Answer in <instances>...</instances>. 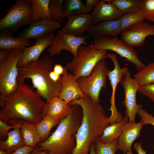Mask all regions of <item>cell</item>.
Returning <instances> with one entry per match:
<instances>
[{
    "label": "cell",
    "mask_w": 154,
    "mask_h": 154,
    "mask_svg": "<svg viewBox=\"0 0 154 154\" xmlns=\"http://www.w3.org/2000/svg\"><path fill=\"white\" fill-rule=\"evenodd\" d=\"M18 82L13 94L0 96V120L9 124L21 119L36 125L45 115L48 104L24 81Z\"/></svg>",
    "instance_id": "obj_1"
},
{
    "label": "cell",
    "mask_w": 154,
    "mask_h": 154,
    "mask_svg": "<svg viewBox=\"0 0 154 154\" xmlns=\"http://www.w3.org/2000/svg\"><path fill=\"white\" fill-rule=\"evenodd\" d=\"M69 104L80 106L82 113V122L75 135L76 146L71 154H88L91 145L112 123V120L106 115L100 104L88 95L74 99Z\"/></svg>",
    "instance_id": "obj_2"
},
{
    "label": "cell",
    "mask_w": 154,
    "mask_h": 154,
    "mask_svg": "<svg viewBox=\"0 0 154 154\" xmlns=\"http://www.w3.org/2000/svg\"><path fill=\"white\" fill-rule=\"evenodd\" d=\"M72 112L61 121L56 129L46 139L39 143L41 150L59 154H71L76 146L75 135L81 124L80 107L72 105Z\"/></svg>",
    "instance_id": "obj_3"
},
{
    "label": "cell",
    "mask_w": 154,
    "mask_h": 154,
    "mask_svg": "<svg viewBox=\"0 0 154 154\" xmlns=\"http://www.w3.org/2000/svg\"><path fill=\"white\" fill-rule=\"evenodd\" d=\"M53 63L51 58L45 56L36 61L18 68V82L30 79L33 87L47 104L52 98L58 96L62 88L61 79L55 82L50 77L53 70Z\"/></svg>",
    "instance_id": "obj_4"
},
{
    "label": "cell",
    "mask_w": 154,
    "mask_h": 154,
    "mask_svg": "<svg viewBox=\"0 0 154 154\" xmlns=\"http://www.w3.org/2000/svg\"><path fill=\"white\" fill-rule=\"evenodd\" d=\"M108 54L107 50H96L93 44L82 45L78 48L77 56L65 67L76 80L89 76L99 62L108 58Z\"/></svg>",
    "instance_id": "obj_5"
},
{
    "label": "cell",
    "mask_w": 154,
    "mask_h": 154,
    "mask_svg": "<svg viewBox=\"0 0 154 154\" xmlns=\"http://www.w3.org/2000/svg\"><path fill=\"white\" fill-rule=\"evenodd\" d=\"M24 48L10 50L8 58L0 62V96H10L14 93L18 88L17 64Z\"/></svg>",
    "instance_id": "obj_6"
},
{
    "label": "cell",
    "mask_w": 154,
    "mask_h": 154,
    "mask_svg": "<svg viewBox=\"0 0 154 154\" xmlns=\"http://www.w3.org/2000/svg\"><path fill=\"white\" fill-rule=\"evenodd\" d=\"M97 50H110L123 58L125 60L133 63L138 72L144 68L146 65L139 59L134 48L127 45L117 37L102 36L94 37L93 44Z\"/></svg>",
    "instance_id": "obj_7"
},
{
    "label": "cell",
    "mask_w": 154,
    "mask_h": 154,
    "mask_svg": "<svg viewBox=\"0 0 154 154\" xmlns=\"http://www.w3.org/2000/svg\"><path fill=\"white\" fill-rule=\"evenodd\" d=\"M31 0H17L0 20V29H7L11 33L32 21Z\"/></svg>",
    "instance_id": "obj_8"
},
{
    "label": "cell",
    "mask_w": 154,
    "mask_h": 154,
    "mask_svg": "<svg viewBox=\"0 0 154 154\" xmlns=\"http://www.w3.org/2000/svg\"><path fill=\"white\" fill-rule=\"evenodd\" d=\"M110 70L105 60H102L96 65L89 76L80 78L76 81L84 94L99 103L100 93L102 88L104 89L106 87Z\"/></svg>",
    "instance_id": "obj_9"
},
{
    "label": "cell",
    "mask_w": 154,
    "mask_h": 154,
    "mask_svg": "<svg viewBox=\"0 0 154 154\" xmlns=\"http://www.w3.org/2000/svg\"><path fill=\"white\" fill-rule=\"evenodd\" d=\"M88 37H77L66 33L61 29L59 30L48 48L49 55L53 57L60 54L62 50H66L71 52L75 57L80 46L89 44L86 41Z\"/></svg>",
    "instance_id": "obj_10"
},
{
    "label": "cell",
    "mask_w": 154,
    "mask_h": 154,
    "mask_svg": "<svg viewBox=\"0 0 154 154\" xmlns=\"http://www.w3.org/2000/svg\"><path fill=\"white\" fill-rule=\"evenodd\" d=\"M131 73L128 70L125 73L121 83L124 90L125 99L123 104L126 108L125 114L129 118V121L135 122L136 114L142 106L138 104L136 101V95L140 86L131 77Z\"/></svg>",
    "instance_id": "obj_11"
},
{
    "label": "cell",
    "mask_w": 154,
    "mask_h": 154,
    "mask_svg": "<svg viewBox=\"0 0 154 154\" xmlns=\"http://www.w3.org/2000/svg\"><path fill=\"white\" fill-rule=\"evenodd\" d=\"M120 35L121 39L129 46L140 47L147 37L154 36V25L141 21L121 31Z\"/></svg>",
    "instance_id": "obj_12"
},
{
    "label": "cell",
    "mask_w": 154,
    "mask_h": 154,
    "mask_svg": "<svg viewBox=\"0 0 154 154\" xmlns=\"http://www.w3.org/2000/svg\"><path fill=\"white\" fill-rule=\"evenodd\" d=\"M60 27V23L53 20H42L32 21L17 37L26 39H37L54 33Z\"/></svg>",
    "instance_id": "obj_13"
},
{
    "label": "cell",
    "mask_w": 154,
    "mask_h": 154,
    "mask_svg": "<svg viewBox=\"0 0 154 154\" xmlns=\"http://www.w3.org/2000/svg\"><path fill=\"white\" fill-rule=\"evenodd\" d=\"M92 25L102 22L120 19L123 13L119 11L111 0H99L90 14Z\"/></svg>",
    "instance_id": "obj_14"
},
{
    "label": "cell",
    "mask_w": 154,
    "mask_h": 154,
    "mask_svg": "<svg viewBox=\"0 0 154 154\" xmlns=\"http://www.w3.org/2000/svg\"><path fill=\"white\" fill-rule=\"evenodd\" d=\"M55 36L54 33H52L37 38L34 44L25 47L18 63V67H22L30 62L39 60L43 51L51 45Z\"/></svg>",
    "instance_id": "obj_15"
},
{
    "label": "cell",
    "mask_w": 154,
    "mask_h": 154,
    "mask_svg": "<svg viewBox=\"0 0 154 154\" xmlns=\"http://www.w3.org/2000/svg\"><path fill=\"white\" fill-rule=\"evenodd\" d=\"M61 82L62 88L58 96L69 104L75 99L84 97L85 95L82 92L76 80L71 72H68L64 67Z\"/></svg>",
    "instance_id": "obj_16"
},
{
    "label": "cell",
    "mask_w": 154,
    "mask_h": 154,
    "mask_svg": "<svg viewBox=\"0 0 154 154\" xmlns=\"http://www.w3.org/2000/svg\"><path fill=\"white\" fill-rule=\"evenodd\" d=\"M143 126L140 122L137 123L129 121L124 126L121 133L118 139V149L127 153L131 149L134 141L140 135V132Z\"/></svg>",
    "instance_id": "obj_17"
},
{
    "label": "cell",
    "mask_w": 154,
    "mask_h": 154,
    "mask_svg": "<svg viewBox=\"0 0 154 154\" xmlns=\"http://www.w3.org/2000/svg\"><path fill=\"white\" fill-rule=\"evenodd\" d=\"M67 18L66 24L61 29L74 36L82 37L84 33L92 25L90 14H88L72 15Z\"/></svg>",
    "instance_id": "obj_18"
},
{
    "label": "cell",
    "mask_w": 154,
    "mask_h": 154,
    "mask_svg": "<svg viewBox=\"0 0 154 154\" xmlns=\"http://www.w3.org/2000/svg\"><path fill=\"white\" fill-rule=\"evenodd\" d=\"M88 37L108 36L117 37L121 32L120 19L102 22L92 25L87 31Z\"/></svg>",
    "instance_id": "obj_19"
},
{
    "label": "cell",
    "mask_w": 154,
    "mask_h": 154,
    "mask_svg": "<svg viewBox=\"0 0 154 154\" xmlns=\"http://www.w3.org/2000/svg\"><path fill=\"white\" fill-rule=\"evenodd\" d=\"M72 109V105L67 104L58 96H55L48 103L45 115L61 121L68 116Z\"/></svg>",
    "instance_id": "obj_20"
},
{
    "label": "cell",
    "mask_w": 154,
    "mask_h": 154,
    "mask_svg": "<svg viewBox=\"0 0 154 154\" xmlns=\"http://www.w3.org/2000/svg\"><path fill=\"white\" fill-rule=\"evenodd\" d=\"M108 58L112 60L114 66V69L109 71L108 77L110 80L112 88V93L111 97V106L110 108L116 107L115 96L117 87L119 83L121 82L125 73L128 71L127 67H120L117 56L113 53H108Z\"/></svg>",
    "instance_id": "obj_21"
},
{
    "label": "cell",
    "mask_w": 154,
    "mask_h": 154,
    "mask_svg": "<svg viewBox=\"0 0 154 154\" xmlns=\"http://www.w3.org/2000/svg\"><path fill=\"white\" fill-rule=\"evenodd\" d=\"M29 39L15 37L7 29L1 30L0 33V49L10 50L19 48H23L32 45Z\"/></svg>",
    "instance_id": "obj_22"
},
{
    "label": "cell",
    "mask_w": 154,
    "mask_h": 154,
    "mask_svg": "<svg viewBox=\"0 0 154 154\" xmlns=\"http://www.w3.org/2000/svg\"><path fill=\"white\" fill-rule=\"evenodd\" d=\"M21 126L13 129L7 133L5 140L0 141V149L10 154L19 148L25 145L21 131Z\"/></svg>",
    "instance_id": "obj_23"
},
{
    "label": "cell",
    "mask_w": 154,
    "mask_h": 154,
    "mask_svg": "<svg viewBox=\"0 0 154 154\" xmlns=\"http://www.w3.org/2000/svg\"><path fill=\"white\" fill-rule=\"evenodd\" d=\"M129 121V118L125 116L121 121L111 124L104 130L102 135L98 139L102 143L111 142L120 137L124 126Z\"/></svg>",
    "instance_id": "obj_24"
},
{
    "label": "cell",
    "mask_w": 154,
    "mask_h": 154,
    "mask_svg": "<svg viewBox=\"0 0 154 154\" xmlns=\"http://www.w3.org/2000/svg\"><path fill=\"white\" fill-rule=\"evenodd\" d=\"M21 131L25 145L35 148L37 145L41 142L36 125L22 120Z\"/></svg>",
    "instance_id": "obj_25"
},
{
    "label": "cell",
    "mask_w": 154,
    "mask_h": 154,
    "mask_svg": "<svg viewBox=\"0 0 154 154\" xmlns=\"http://www.w3.org/2000/svg\"><path fill=\"white\" fill-rule=\"evenodd\" d=\"M32 10V21L53 20L49 11L50 0H31Z\"/></svg>",
    "instance_id": "obj_26"
},
{
    "label": "cell",
    "mask_w": 154,
    "mask_h": 154,
    "mask_svg": "<svg viewBox=\"0 0 154 154\" xmlns=\"http://www.w3.org/2000/svg\"><path fill=\"white\" fill-rule=\"evenodd\" d=\"M92 10L87 8L80 0H68L63 6L64 18L82 14H88Z\"/></svg>",
    "instance_id": "obj_27"
},
{
    "label": "cell",
    "mask_w": 154,
    "mask_h": 154,
    "mask_svg": "<svg viewBox=\"0 0 154 154\" xmlns=\"http://www.w3.org/2000/svg\"><path fill=\"white\" fill-rule=\"evenodd\" d=\"M60 121V120L54 119L45 115L42 120L36 125V130L40 139L41 142L44 141L48 137L52 128L58 125Z\"/></svg>",
    "instance_id": "obj_28"
},
{
    "label": "cell",
    "mask_w": 154,
    "mask_h": 154,
    "mask_svg": "<svg viewBox=\"0 0 154 154\" xmlns=\"http://www.w3.org/2000/svg\"><path fill=\"white\" fill-rule=\"evenodd\" d=\"M140 86L154 84V62L150 63L142 70L133 75Z\"/></svg>",
    "instance_id": "obj_29"
},
{
    "label": "cell",
    "mask_w": 154,
    "mask_h": 154,
    "mask_svg": "<svg viewBox=\"0 0 154 154\" xmlns=\"http://www.w3.org/2000/svg\"><path fill=\"white\" fill-rule=\"evenodd\" d=\"M119 19L121 31L143 21L145 19L142 11L139 10L124 14Z\"/></svg>",
    "instance_id": "obj_30"
},
{
    "label": "cell",
    "mask_w": 154,
    "mask_h": 154,
    "mask_svg": "<svg viewBox=\"0 0 154 154\" xmlns=\"http://www.w3.org/2000/svg\"><path fill=\"white\" fill-rule=\"evenodd\" d=\"M120 12L124 14L141 10V0H111Z\"/></svg>",
    "instance_id": "obj_31"
},
{
    "label": "cell",
    "mask_w": 154,
    "mask_h": 154,
    "mask_svg": "<svg viewBox=\"0 0 154 154\" xmlns=\"http://www.w3.org/2000/svg\"><path fill=\"white\" fill-rule=\"evenodd\" d=\"M63 0H50L49 11L52 19L60 23L64 21Z\"/></svg>",
    "instance_id": "obj_32"
},
{
    "label": "cell",
    "mask_w": 154,
    "mask_h": 154,
    "mask_svg": "<svg viewBox=\"0 0 154 154\" xmlns=\"http://www.w3.org/2000/svg\"><path fill=\"white\" fill-rule=\"evenodd\" d=\"M94 143L96 154H115L118 149V139L105 144L101 143L98 139Z\"/></svg>",
    "instance_id": "obj_33"
},
{
    "label": "cell",
    "mask_w": 154,
    "mask_h": 154,
    "mask_svg": "<svg viewBox=\"0 0 154 154\" xmlns=\"http://www.w3.org/2000/svg\"><path fill=\"white\" fill-rule=\"evenodd\" d=\"M141 10L145 19L154 23V0H141Z\"/></svg>",
    "instance_id": "obj_34"
},
{
    "label": "cell",
    "mask_w": 154,
    "mask_h": 154,
    "mask_svg": "<svg viewBox=\"0 0 154 154\" xmlns=\"http://www.w3.org/2000/svg\"><path fill=\"white\" fill-rule=\"evenodd\" d=\"M137 114L141 118V120L139 122L143 126L150 124L154 127V117L151 114L143 109L142 107L138 110Z\"/></svg>",
    "instance_id": "obj_35"
},
{
    "label": "cell",
    "mask_w": 154,
    "mask_h": 154,
    "mask_svg": "<svg viewBox=\"0 0 154 154\" xmlns=\"http://www.w3.org/2000/svg\"><path fill=\"white\" fill-rule=\"evenodd\" d=\"M22 120H19L13 125H10L1 120H0V137L2 139L7 137V133L10 129H14L21 125Z\"/></svg>",
    "instance_id": "obj_36"
},
{
    "label": "cell",
    "mask_w": 154,
    "mask_h": 154,
    "mask_svg": "<svg viewBox=\"0 0 154 154\" xmlns=\"http://www.w3.org/2000/svg\"><path fill=\"white\" fill-rule=\"evenodd\" d=\"M138 91L154 103V84L140 86Z\"/></svg>",
    "instance_id": "obj_37"
},
{
    "label": "cell",
    "mask_w": 154,
    "mask_h": 154,
    "mask_svg": "<svg viewBox=\"0 0 154 154\" xmlns=\"http://www.w3.org/2000/svg\"><path fill=\"white\" fill-rule=\"evenodd\" d=\"M34 149L35 148L25 145L10 154H30Z\"/></svg>",
    "instance_id": "obj_38"
},
{
    "label": "cell",
    "mask_w": 154,
    "mask_h": 154,
    "mask_svg": "<svg viewBox=\"0 0 154 154\" xmlns=\"http://www.w3.org/2000/svg\"><path fill=\"white\" fill-rule=\"evenodd\" d=\"M141 142H136L133 145L134 149L136 151L137 154H147L146 151L142 148Z\"/></svg>",
    "instance_id": "obj_39"
},
{
    "label": "cell",
    "mask_w": 154,
    "mask_h": 154,
    "mask_svg": "<svg viewBox=\"0 0 154 154\" xmlns=\"http://www.w3.org/2000/svg\"><path fill=\"white\" fill-rule=\"evenodd\" d=\"M9 52L10 50L4 49H0V62L6 60L9 57Z\"/></svg>",
    "instance_id": "obj_40"
},
{
    "label": "cell",
    "mask_w": 154,
    "mask_h": 154,
    "mask_svg": "<svg viewBox=\"0 0 154 154\" xmlns=\"http://www.w3.org/2000/svg\"><path fill=\"white\" fill-rule=\"evenodd\" d=\"M64 68L60 64H56L54 65L53 68V70L58 74L61 76L62 74Z\"/></svg>",
    "instance_id": "obj_41"
},
{
    "label": "cell",
    "mask_w": 154,
    "mask_h": 154,
    "mask_svg": "<svg viewBox=\"0 0 154 154\" xmlns=\"http://www.w3.org/2000/svg\"><path fill=\"white\" fill-rule=\"evenodd\" d=\"M99 0H86L85 5L88 9H92L99 1Z\"/></svg>",
    "instance_id": "obj_42"
},
{
    "label": "cell",
    "mask_w": 154,
    "mask_h": 154,
    "mask_svg": "<svg viewBox=\"0 0 154 154\" xmlns=\"http://www.w3.org/2000/svg\"><path fill=\"white\" fill-rule=\"evenodd\" d=\"M49 76L52 80L55 82H57L60 80L62 77L61 76L58 74L53 70L50 72Z\"/></svg>",
    "instance_id": "obj_43"
},
{
    "label": "cell",
    "mask_w": 154,
    "mask_h": 154,
    "mask_svg": "<svg viewBox=\"0 0 154 154\" xmlns=\"http://www.w3.org/2000/svg\"><path fill=\"white\" fill-rule=\"evenodd\" d=\"M49 151L47 150H40L39 148H35L30 154H48Z\"/></svg>",
    "instance_id": "obj_44"
},
{
    "label": "cell",
    "mask_w": 154,
    "mask_h": 154,
    "mask_svg": "<svg viewBox=\"0 0 154 154\" xmlns=\"http://www.w3.org/2000/svg\"><path fill=\"white\" fill-rule=\"evenodd\" d=\"M89 154H96L95 146L94 144H92L90 146Z\"/></svg>",
    "instance_id": "obj_45"
},
{
    "label": "cell",
    "mask_w": 154,
    "mask_h": 154,
    "mask_svg": "<svg viewBox=\"0 0 154 154\" xmlns=\"http://www.w3.org/2000/svg\"><path fill=\"white\" fill-rule=\"evenodd\" d=\"M0 154H9L7 151L0 149Z\"/></svg>",
    "instance_id": "obj_46"
},
{
    "label": "cell",
    "mask_w": 154,
    "mask_h": 154,
    "mask_svg": "<svg viewBox=\"0 0 154 154\" xmlns=\"http://www.w3.org/2000/svg\"><path fill=\"white\" fill-rule=\"evenodd\" d=\"M126 154H133V153L132 151L131 150H130L129 151H128Z\"/></svg>",
    "instance_id": "obj_47"
},
{
    "label": "cell",
    "mask_w": 154,
    "mask_h": 154,
    "mask_svg": "<svg viewBox=\"0 0 154 154\" xmlns=\"http://www.w3.org/2000/svg\"><path fill=\"white\" fill-rule=\"evenodd\" d=\"M48 154H58V153H54V152H49V151Z\"/></svg>",
    "instance_id": "obj_48"
},
{
    "label": "cell",
    "mask_w": 154,
    "mask_h": 154,
    "mask_svg": "<svg viewBox=\"0 0 154 154\" xmlns=\"http://www.w3.org/2000/svg\"><path fill=\"white\" fill-rule=\"evenodd\" d=\"M153 149H154V145H153Z\"/></svg>",
    "instance_id": "obj_49"
}]
</instances>
